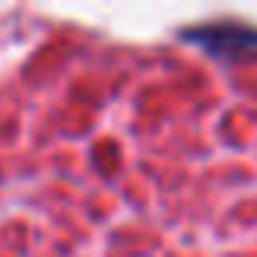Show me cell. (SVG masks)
Masks as SVG:
<instances>
[{
  "label": "cell",
  "instance_id": "6da1fadb",
  "mask_svg": "<svg viewBox=\"0 0 257 257\" xmlns=\"http://www.w3.org/2000/svg\"><path fill=\"white\" fill-rule=\"evenodd\" d=\"M182 43L199 46L205 56L212 59H244L257 52V26L251 23H238V20H218V23H202V26H189L179 33Z\"/></svg>",
  "mask_w": 257,
  "mask_h": 257
}]
</instances>
